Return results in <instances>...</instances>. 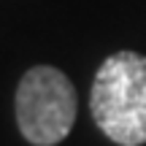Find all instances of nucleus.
<instances>
[{"instance_id": "1", "label": "nucleus", "mask_w": 146, "mask_h": 146, "mask_svg": "<svg viewBox=\"0 0 146 146\" xmlns=\"http://www.w3.org/2000/svg\"><path fill=\"white\" fill-rule=\"evenodd\" d=\"M89 111L106 138L119 146L146 143V57L116 52L95 73Z\"/></svg>"}, {"instance_id": "2", "label": "nucleus", "mask_w": 146, "mask_h": 146, "mask_svg": "<svg viewBox=\"0 0 146 146\" xmlns=\"http://www.w3.org/2000/svg\"><path fill=\"white\" fill-rule=\"evenodd\" d=\"M16 125L33 146H57L76 122V89L62 70L35 65L16 87Z\"/></svg>"}]
</instances>
